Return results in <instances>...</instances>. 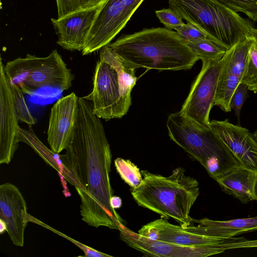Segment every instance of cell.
I'll return each instance as SVG.
<instances>
[{
    "label": "cell",
    "instance_id": "6da1fadb",
    "mask_svg": "<svg viewBox=\"0 0 257 257\" xmlns=\"http://www.w3.org/2000/svg\"><path fill=\"white\" fill-rule=\"evenodd\" d=\"M76 184L80 214L87 225L119 230L123 221L110 204L113 190L110 174L112 154L103 124L90 101L78 98V116L72 141L61 155Z\"/></svg>",
    "mask_w": 257,
    "mask_h": 257
},
{
    "label": "cell",
    "instance_id": "7a4b0ae2",
    "mask_svg": "<svg viewBox=\"0 0 257 257\" xmlns=\"http://www.w3.org/2000/svg\"><path fill=\"white\" fill-rule=\"evenodd\" d=\"M107 45L135 69L188 70L199 60L176 32L165 27L122 35Z\"/></svg>",
    "mask_w": 257,
    "mask_h": 257
},
{
    "label": "cell",
    "instance_id": "3957f363",
    "mask_svg": "<svg viewBox=\"0 0 257 257\" xmlns=\"http://www.w3.org/2000/svg\"><path fill=\"white\" fill-rule=\"evenodd\" d=\"M141 184L131 188L132 195L139 206L165 219L173 218L187 227L194 224L189 214L200 194L199 182L186 175L182 167L174 169L168 176L141 171Z\"/></svg>",
    "mask_w": 257,
    "mask_h": 257
},
{
    "label": "cell",
    "instance_id": "277c9868",
    "mask_svg": "<svg viewBox=\"0 0 257 257\" xmlns=\"http://www.w3.org/2000/svg\"><path fill=\"white\" fill-rule=\"evenodd\" d=\"M135 69L108 45L100 49L92 90L83 97L91 101L93 111L98 117L107 121L120 118L126 114L137 79Z\"/></svg>",
    "mask_w": 257,
    "mask_h": 257
},
{
    "label": "cell",
    "instance_id": "5b68a950",
    "mask_svg": "<svg viewBox=\"0 0 257 257\" xmlns=\"http://www.w3.org/2000/svg\"><path fill=\"white\" fill-rule=\"evenodd\" d=\"M166 125L171 140L200 163L214 180L242 167L210 127L198 123L180 111L168 116Z\"/></svg>",
    "mask_w": 257,
    "mask_h": 257
},
{
    "label": "cell",
    "instance_id": "8992f818",
    "mask_svg": "<svg viewBox=\"0 0 257 257\" xmlns=\"http://www.w3.org/2000/svg\"><path fill=\"white\" fill-rule=\"evenodd\" d=\"M169 8L228 49L249 37L252 23L212 0H169Z\"/></svg>",
    "mask_w": 257,
    "mask_h": 257
},
{
    "label": "cell",
    "instance_id": "52a82bcc",
    "mask_svg": "<svg viewBox=\"0 0 257 257\" xmlns=\"http://www.w3.org/2000/svg\"><path fill=\"white\" fill-rule=\"evenodd\" d=\"M5 71L9 83L17 85L24 93L30 95L43 87L62 92L72 86L74 79L71 69L57 50L46 57L27 54L24 58L8 61Z\"/></svg>",
    "mask_w": 257,
    "mask_h": 257
},
{
    "label": "cell",
    "instance_id": "ba28073f",
    "mask_svg": "<svg viewBox=\"0 0 257 257\" xmlns=\"http://www.w3.org/2000/svg\"><path fill=\"white\" fill-rule=\"evenodd\" d=\"M232 52V46L222 56L201 60L200 72L182 106L183 114L203 126L210 127L209 114L214 106L217 84Z\"/></svg>",
    "mask_w": 257,
    "mask_h": 257
},
{
    "label": "cell",
    "instance_id": "9c48e42d",
    "mask_svg": "<svg viewBox=\"0 0 257 257\" xmlns=\"http://www.w3.org/2000/svg\"><path fill=\"white\" fill-rule=\"evenodd\" d=\"M144 0H105L100 6L86 38L82 54L100 50L125 27Z\"/></svg>",
    "mask_w": 257,
    "mask_h": 257
},
{
    "label": "cell",
    "instance_id": "30bf717a",
    "mask_svg": "<svg viewBox=\"0 0 257 257\" xmlns=\"http://www.w3.org/2000/svg\"><path fill=\"white\" fill-rule=\"evenodd\" d=\"M120 238L129 246L146 255L158 257H206L222 253L223 243L181 245L151 239L124 225L118 230Z\"/></svg>",
    "mask_w": 257,
    "mask_h": 257
},
{
    "label": "cell",
    "instance_id": "8fae6325",
    "mask_svg": "<svg viewBox=\"0 0 257 257\" xmlns=\"http://www.w3.org/2000/svg\"><path fill=\"white\" fill-rule=\"evenodd\" d=\"M78 98L72 92L59 99L51 109L47 141L50 149L56 153L66 150L72 141L78 116Z\"/></svg>",
    "mask_w": 257,
    "mask_h": 257
},
{
    "label": "cell",
    "instance_id": "7c38bea8",
    "mask_svg": "<svg viewBox=\"0 0 257 257\" xmlns=\"http://www.w3.org/2000/svg\"><path fill=\"white\" fill-rule=\"evenodd\" d=\"M5 65L0 58V164H9L19 146L20 127Z\"/></svg>",
    "mask_w": 257,
    "mask_h": 257
},
{
    "label": "cell",
    "instance_id": "4fadbf2b",
    "mask_svg": "<svg viewBox=\"0 0 257 257\" xmlns=\"http://www.w3.org/2000/svg\"><path fill=\"white\" fill-rule=\"evenodd\" d=\"M138 233L152 240L181 245L219 244L238 240L241 238H219L201 234L193 230L191 225L183 227L170 223L163 218L143 226Z\"/></svg>",
    "mask_w": 257,
    "mask_h": 257
},
{
    "label": "cell",
    "instance_id": "5bb4252c",
    "mask_svg": "<svg viewBox=\"0 0 257 257\" xmlns=\"http://www.w3.org/2000/svg\"><path fill=\"white\" fill-rule=\"evenodd\" d=\"M210 127L229 149L241 166L257 173V141L247 128L228 119L210 121Z\"/></svg>",
    "mask_w": 257,
    "mask_h": 257
},
{
    "label": "cell",
    "instance_id": "9a60e30c",
    "mask_svg": "<svg viewBox=\"0 0 257 257\" xmlns=\"http://www.w3.org/2000/svg\"><path fill=\"white\" fill-rule=\"evenodd\" d=\"M26 201L18 188L10 183L0 185V219L14 244L23 246L24 232L29 222Z\"/></svg>",
    "mask_w": 257,
    "mask_h": 257
},
{
    "label": "cell",
    "instance_id": "2e32d148",
    "mask_svg": "<svg viewBox=\"0 0 257 257\" xmlns=\"http://www.w3.org/2000/svg\"><path fill=\"white\" fill-rule=\"evenodd\" d=\"M100 6L81 9L61 18H51V23L58 37L57 44L67 50L82 51Z\"/></svg>",
    "mask_w": 257,
    "mask_h": 257
},
{
    "label": "cell",
    "instance_id": "e0dca14e",
    "mask_svg": "<svg viewBox=\"0 0 257 257\" xmlns=\"http://www.w3.org/2000/svg\"><path fill=\"white\" fill-rule=\"evenodd\" d=\"M191 225L197 233L219 238H230L244 233L257 230V216L219 221L207 218H193Z\"/></svg>",
    "mask_w": 257,
    "mask_h": 257
},
{
    "label": "cell",
    "instance_id": "ac0fdd59",
    "mask_svg": "<svg viewBox=\"0 0 257 257\" xmlns=\"http://www.w3.org/2000/svg\"><path fill=\"white\" fill-rule=\"evenodd\" d=\"M257 173L242 167L228 172L216 181L222 190L243 203L254 200Z\"/></svg>",
    "mask_w": 257,
    "mask_h": 257
},
{
    "label": "cell",
    "instance_id": "d6986e66",
    "mask_svg": "<svg viewBox=\"0 0 257 257\" xmlns=\"http://www.w3.org/2000/svg\"><path fill=\"white\" fill-rule=\"evenodd\" d=\"M18 140L19 142H23L30 146L46 163L55 169L60 176L76 187L70 172L63 164L61 155L54 152L45 146L35 134L31 125H29L28 130L20 128Z\"/></svg>",
    "mask_w": 257,
    "mask_h": 257
},
{
    "label": "cell",
    "instance_id": "ffe728a7",
    "mask_svg": "<svg viewBox=\"0 0 257 257\" xmlns=\"http://www.w3.org/2000/svg\"><path fill=\"white\" fill-rule=\"evenodd\" d=\"M240 82L241 79L229 72L226 66L217 84L214 106L217 105L225 112L230 111L231 98Z\"/></svg>",
    "mask_w": 257,
    "mask_h": 257
},
{
    "label": "cell",
    "instance_id": "44dd1931",
    "mask_svg": "<svg viewBox=\"0 0 257 257\" xmlns=\"http://www.w3.org/2000/svg\"><path fill=\"white\" fill-rule=\"evenodd\" d=\"M250 43L249 37H246L233 45L231 56L226 65L229 72L241 79L248 63Z\"/></svg>",
    "mask_w": 257,
    "mask_h": 257
},
{
    "label": "cell",
    "instance_id": "7402d4cb",
    "mask_svg": "<svg viewBox=\"0 0 257 257\" xmlns=\"http://www.w3.org/2000/svg\"><path fill=\"white\" fill-rule=\"evenodd\" d=\"M251 40L249 59L241 82L248 89L257 92V29L254 28L249 36Z\"/></svg>",
    "mask_w": 257,
    "mask_h": 257
},
{
    "label": "cell",
    "instance_id": "603a6c76",
    "mask_svg": "<svg viewBox=\"0 0 257 257\" xmlns=\"http://www.w3.org/2000/svg\"><path fill=\"white\" fill-rule=\"evenodd\" d=\"M187 46L200 60L215 58L222 56L228 50L212 41L199 40L187 42Z\"/></svg>",
    "mask_w": 257,
    "mask_h": 257
},
{
    "label": "cell",
    "instance_id": "cb8c5ba5",
    "mask_svg": "<svg viewBox=\"0 0 257 257\" xmlns=\"http://www.w3.org/2000/svg\"><path fill=\"white\" fill-rule=\"evenodd\" d=\"M114 166L121 178L131 188L139 186L143 180V176L139 168L129 160L116 158Z\"/></svg>",
    "mask_w": 257,
    "mask_h": 257
},
{
    "label": "cell",
    "instance_id": "d4e9b609",
    "mask_svg": "<svg viewBox=\"0 0 257 257\" xmlns=\"http://www.w3.org/2000/svg\"><path fill=\"white\" fill-rule=\"evenodd\" d=\"M14 104L18 120L28 125H33L37 119L31 114L24 96V93L17 85L10 84Z\"/></svg>",
    "mask_w": 257,
    "mask_h": 257
},
{
    "label": "cell",
    "instance_id": "484cf974",
    "mask_svg": "<svg viewBox=\"0 0 257 257\" xmlns=\"http://www.w3.org/2000/svg\"><path fill=\"white\" fill-rule=\"evenodd\" d=\"M234 12H241L257 23V0H212Z\"/></svg>",
    "mask_w": 257,
    "mask_h": 257
},
{
    "label": "cell",
    "instance_id": "4316f807",
    "mask_svg": "<svg viewBox=\"0 0 257 257\" xmlns=\"http://www.w3.org/2000/svg\"><path fill=\"white\" fill-rule=\"evenodd\" d=\"M29 222L34 223L37 224L43 227H44L48 230L53 232L54 233H56L57 234L60 235L61 236L68 239L69 241H71L75 245H76L77 247L80 248L84 253V256L86 257H108V256H112L108 254H106L102 252H100L97 250H96L89 246L85 245L74 239L71 238L70 237L66 235V234L62 233L61 232L54 229L49 225L46 224L45 223L42 222V221L39 220L38 219L35 218V217L32 216L30 214L29 215Z\"/></svg>",
    "mask_w": 257,
    "mask_h": 257
},
{
    "label": "cell",
    "instance_id": "83f0119b",
    "mask_svg": "<svg viewBox=\"0 0 257 257\" xmlns=\"http://www.w3.org/2000/svg\"><path fill=\"white\" fill-rule=\"evenodd\" d=\"M175 30L186 42L199 40H207L226 48L192 24L187 23V24L184 23L183 25L177 27Z\"/></svg>",
    "mask_w": 257,
    "mask_h": 257
},
{
    "label": "cell",
    "instance_id": "f1b7e54d",
    "mask_svg": "<svg viewBox=\"0 0 257 257\" xmlns=\"http://www.w3.org/2000/svg\"><path fill=\"white\" fill-rule=\"evenodd\" d=\"M155 14L160 22L167 29L175 30L177 27L184 24L181 17L169 8L157 10L155 11Z\"/></svg>",
    "mask_w": 257,
    "mask_h": 257
},
{
    "label": "cell",
    "instance_id": "f546056e",
    "mask_svg": "<svg viewBox=\"0 0 257 257\" xmlns=\"http://www.w3.org/2000/svg\"><path fill=\"white\" fill-rule=\"evenodd\" d=\"M247 87L246 85L240 82L237 87L231 98L230 107L233 109L236 116L239 122L241 110L242 105L247 97Z\"/></svg>",
    "mask_w": 257,
    "mask_h": 257
},
{
    "label": "cell",
    "instance_id": "4dcf8cb0",
    "mask_svg": "<svg viewBox=\"0 0 257 257\" xmlns=\"http://www.w3.org/2000/svg\"><path fill=\"white\" fill-rule=\"evenodd\" d=\"M58 18L77 11L81 9L79 0H56Z\"/></svg>",
    "mask_w": 257,
    "mask_h": 257
},
{
    "label": "cell",
    "instance_id": "1f68e13d",
    "mask_svg": "<svg viewBox=\"0 0 257 257\" xmlns=\"http://www.w3.org/2000/svg\"><path fill=\"white\" fill-rule=\"evenodd\" d=\"M223 246L225 250L243 247H257V240H247L242 238L233 242L223 243Z\"/></svg>",
    "mask_w": 257,
    "mask_h": 257
},
{
    "label": "cell",
    "instance_id": "d6a6232c",
    "mask_svg": "<svg viewBox=\"0 0 257 257\" xmlns=\"http://www.w3.org/2000/svg\"><path fill=\"white\" fill-rule=\"evenodd\" d=\"M105 0H79L81 9H89L101 5Z\"/></svg>",
    "mask_w": 257,
    "mask_h": 257
},
{
    "label": "cell",
    "instance_id": "836d02e7",
    "mask_svg": "<svg viewBox=\"0 0 257 257\" xmlns=\"http://www.w3.org/2000/svg\"><path fill=\"white\" fill-rule=\"evenodd\" d=\"M110 204L113 209H118L122 205L121 199L118 196L113 195L110 198Z\"/></svg>",
    "mask_w": 257,
    "mask_h": 257
},
{
    "label": "cell",
    "instance_id": "e575fe53",
    "mask_svg": "<svg viewBox=\"0 0 257 257\" xmlns=\"http://www.w3.org/2000/svg\"><path fill=\"white\" fill-rule=\"evenodd\" d=\"M7 231V225L6 223L0 219V233L3 234Z\"/></svg>",
    "mask_w": 257,
    "mask_h": 257
},
{
    "label": "cell",
    "instance_id": "d590c367",
    "mask_svg": "<svg viewBox=\"0 0 257 257\" xmlns=\"http://www.w3.org/2000/svg\"><path fill=\"white\" fill-rule=\"evenodd\" d=\"M253 198L254 200L257 201V179L254 184L253 189Z\"/></svg>",
    "mask_w": 257,
    "mask_h": 257
},
{
    "label": "cell",
    "instance_id": "8d00e7d4",
    "mask_svg": "<svg viewBox=\"0 0 257 257\" xmlns=\"http://www.w3.org/2000/svg\"><path fill=\"white\" fill-rule=\"evenodd\" d=\"M252 134L254 138L257 141V130Z\"/></svg>",
    "mask_w": 257,
    "mask_h": 257
}]
</instances>
